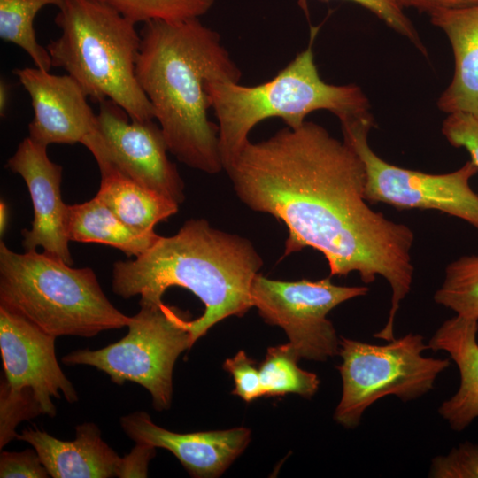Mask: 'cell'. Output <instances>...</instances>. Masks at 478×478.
Returning <instances> with one entry per match:
<instances>
[{
  "label": "cell",
  "instance_id": "6da1fadb",
  "mask_svg": "<svg viewBox=\"0 0 478 478\" xmlns=\"http://www.w3.org/2000/svg\"><path fill=\"white\" fill-rule=\"evenodd\" d=\"M226 172L246 206L286 226L284 257L311 247L323 254L331 277L357 272L366 284L378 275L388 281L391 307L374 336L393 340L400 302L412 288L414 234L370 208L356 151L305 120L266 140L249 141Z\"/></svg>",
  "mask_w": 478,
  "mask_h": 478
},
{
  "label": "cell",
  "instance_id": "7a4b0ae2",
  "mask_svg": "<svg viewBox=\"0 0 478 478\" xmlns=\"http://www.w3.org/2000/svg\"><path fill=\"white\" fill-rule=\"evenodd\" d=\"M135 74L149 98L167 148L190 168L224 170L218 126L208 119L206 82L240 81L241 71L220 35L199 19L144 23Z\"/></svg>",
  "mask_w": 478,
  "mask_h": 478
},
{
  "label": "cell",
  "instance_id": "3957f363",
  "mask_svg": "<svg viewBox=\"0 0 478 478\" xmlns=\"http://www.w3.org/2000/svg\"><path fill=\"white\" fill-rule=\"evenodd\" d=\"M263 266L252 243L214 228L204 219H190L172 236H159L142 255L117 261L112 291L127 299L158 303L170 287L191 291L204 305L189 320L194 343L220 320L243 316L251 307V288Z\"/></svg>",
  "mask_w": 478,
  "mask_h": 478
},
{
  "label": "cell",
  "instance_id": "277c9868",
  "mask_svg": "<svg viewBox=\"0 0 478 478\" xmlns=\"http://www.w3.org/2000/svg\"><path fill=\"white\" fill-rule=\"evenodd\" d=\"M316 34L317 29L312 31L307 47L266 82L255 86L220 79L206 82L225 171L262 120L279 118L297 128L308 114L320 110L334 113L340 121L370 114L369 101L360 87L329 84L320 78L312 49Z\"/></svg>",
  "mask_w": 478,
  "mask_h": 478
},
{
  "label": "cell",
  "instance_id": "5b68a950",
  "mask_svg": "<svg viewBox=\"0 0 478 478\" xmlns=\"http://www.w3.org/2000/svg\"><path fill=\"white\" fill-rule=\"evenodd\" d=\"M58 8L61 35L46 48L52 66L66 70L94 101L119 105L130 120L155 119L135 74L136 23L95 0H63Z\"/></svg>",
  "mask_w": 478,
  "mask_h": 478
},
{
  "label": "cell",
  "instance_id": "8992f818",
  "mask_svg": "<svg viewBox=\"0 0 478 478\" xmlns=\"http://www.w3.org/2000/svg\"><path fill=\"white\" fill-rule=\"evenodd\" d=\"M0 305L56 337H92L131 320L108 300L91 268H73L36 250L17 253L3 241Z\"/></svg>",
  "mask_w": 478,
  "mask_h": 478
},
{
  "label": "cell",
  "instance_id": "52a82bcc",
  "mask_svg": "<svg viewBox=\"0 0 478 478\" xmlns=\"http://www.w3.org/2000/svg\"><path fill=\"white\" fill-rule=\"evenodd\" d=\"M128 332L120 341L99 350L72 351L62 358L67 366L88 365L104 372L112 382L140 384L150 394L158 412L167 411L173 397L176 359L194 344L188 324L189 313L175 306L139 302Z\"/></svg>",
  "mask_w": 478,
  "mask_h": 478
},
{
  "label": "cell",
  "instance_id": "ba28073f",
  "mask_svg": "<svg viewBox=\"0 0 478 478\" xmlns=\"http://www.w3.org/2000/svg\"><path fill=\"white\" fill-rule=\"evenodd\" d=\"M428 349L420 334L408 333L388 344L377 345L340 338L337 366L343 381L341 400L334 419L347 428H356L364 412L375 401L394 395L404 402L416 399L434 388L450 359L423 357Z\"/></svg>",
  "mask_w": 478,
  "mask_h": 478
},
{
  "label": "cell",
  "instance_id": "9c48e42d",
  "mask_svg": "<svg viewBox=\"0 0 478 478\" xmlns=\"http://www.w3.org/2000/svg\"><path fill=\"white\" fill-rule=\"evenodd\" d=\"M56 336L0 305V351L4 373L0 390V441L16 438V426L39 414L56 415L52 397L73 404L78 394L61 370Z\"/></svg>",
  "mask_w": 478,
  "mask_h": 478
},
{
  "label": "cell",
  "instance_id": "30bf717a",
  "mask_svg": "<svg viewBox=\"0 0 478 478\" xmlns=\"http://www.w3.org/2000/svg\"><path fill=\"white\" fill-rule=\"evenodd\" d=\"M340 122L343 141L364 164L367 202L399 209L440 211L465 220L478 231V195L470 186L478 167L471 159L448 173L406 169L388 163L371 149L368 135L374 127L371 113Z\"/></svg>",
  "mask_w": 478,
  "mask_h": 478
},
{
  "label": "cell",
  "instance_id": "8fae6325",
  "mask_svg": "<svg viewBox=\"0 0 478 478\" xmlns=\"http://www.w3.org/2000/svg\"><path fill=\"white\" fill-rule=\"evenodd\" d=\"M330 278L284 281L258 274L253 279L252 306L267 324L285 331L300 358L323 362L338 355L340 339L327 315L369 290L366 286H338Z\"/></svg>",
  "mask_w": 478,
  "mask_h": 478
},
{
  "label": "cell",
  "instance_id": "7c38bea8",
  "mask_svg": "<svg viewBox=\"0 0 478 478\" xmlns=\"http://www.w3.org/2000/svg\"><path fill=\"white\" fill-rule=\"evenodd\" d=\"M98 129L82 144L96 161L106 160L139 184L177 204L185 199L184 182L158 125L149 120H128L129 116L110 100L99 103Z\"/></svg>",
  "mask_w": 478,
  "mask_h": 478
},
{
  "label": "cell",
  "instance_id": "4fadbf2b",
  "mask_svg": "<svg viewBox=\"0 0 478 478\" xmlns=\"http://www.w3.org/2000/svg\"><path fill=\"white\" fill-rule=\"evenodd\" d=\"M6 167L23 178L32 200L34 219L31 228L21 231L23 248L27 251L40 246L72 266L66 232L68 204L61 197L62 166L50 159L47 146L28 136L19 144Z\"/></svg>",
  "mask_w": 478,
  "mask_h": 478
},
{
  "label": "cell",
  "instance_id": "5bb4252c",
  "mask_svg": "<svg viewBox=\"0 0 478 478\" xmlns=\"http://www.w3.org/2000/svg\"><path fill=\"white\" fill-rule=\"evenodd\" d=\"M14 73L31 98L34 118L28 129L35 142L47 147L81 143L97 130V116L72 76L51 74L37 67L15 69Z\"/></svg>",
  "mask_w": 478,
  "mask_h": 478
},
{
  "label": "cell",
  "instance_id": "9a60e30c",
  "mask_svg": "<svg viewBox=\"0 0 478 478\" xmlns=\"http://www.w3.org/2000/svg\"><path fill=\"white\" fill-rule=\"evenodd\" d=\"M124 433L135 443L172 452L189 474L196 478L221 475L245 450L251 431L243 427L227 430L180 434L156 425L142 411L120 418Z\"/></svg>",
  "mask_w": 478,
  "mask_h": 478
},
{
  "label": "cell",
  "instance_id": "2e32d148",
  "mask_svg": "<svg viewBox=\"0 0 478 478\" xmlns=\"http://www.w3.org/2000/svg\"><path fill=\"white\" fill-rule=\"evenodd\" d=\"M17 440L28 443L53 478L117 477L121 458L102 439L94 423L75 427V439L59 440L38 428H27Z\"/></svg>",
  "mask_w": 478,
  "mask_h": 478
},
{
  "label": "cell",
  "instance_id": "e0dca14e",
  "mask_svg": "<svg viewBox=\"0 0 478 478\" xmlns=\"http://www.w3.org/2000/svg\"><path fill=\"white\" fill-rule=\"evenodd\" d=\"M429 15L447 35L454 56L453 77L437 106L448 114L462 112L478 119V5Z\"/></svg>",
  "mask_w": 478,
  "mask_h": 478
},
{
  "label": "cell",
  "instance_id": "ac0fdd59",
  "mask_svg": "<svg viewBox=\"0 0 478 478\" xmlns=\"http://www.w3.org/2000/svg\"><path fill=\"white\" fill-rule=\"evenodd\" d=\"M478 320L456 314L445 320L428 341V349L444 351L460 375L458 391L444 401L439 414L455 431H462L478 417Z\"/></svg>",
  "mask_w": 478,
  "mask_h": 478
},
{
  "label": "cell",
  "instance_id": "d6986e66",
  "mask_svg": "<svg viewBox=\"0 0 478 478\" xmlns=\"http://www.w3.org/2000/svg\"><path fill=\"white\" fill-rule=\"evenodd\" d=\"M101 173L99 197L123 222L145 232L166 221L179 204L119 171L106 160L96 161Z\"/></svg>",
  "mask_w": 478,
  "mask_h": 478
},
{
  "label": "cell",
  "instance_id": "ffe728a7",
  "mask_svg": "<svg viewBox=\"0 0 478 478\" xmlns=\"http://www.w3.org/2000/svg\"><path fill=\"white\" fill-rule=\"evenodd\" d=\"M66 232L69 241L97 243L114 247L127 257H138L160 235L123 222L99 197L67 205Z\"/></svg>",
  "mask_w": 478,
  "mask_h": 478
},
{
  "label": "cell",
  "instance_id": "44dd1931",
  "mask_svg": "<svg viewBox=\"0 0 478 478\" xmlns=\"http://www.w3.org/2000/svg\"><path fill=\"white\" fill-rule=\"evenodd\" d=\"M300 357L288 343L269 347L259 364L264 397L297 394L312 397L319 389L320 381L314 373L297 366Z\"/></svg>",
  "mask_w": 478,
  "mask_h": 478
},
{
  "label": "cell",
  "instance_id": "7402d4cb",
  "mask_svg": "<svg viewBox=\"0 0 478 478\" xmlns=\"http://www.w3.org/2000/svg\"><path fill=\"white\" fill-rule=\"evenodd\" d=\"M63 0H0V37L23 49L35 67L50 71L51 58L35 37L34 19L47 5L58 7Z\"/></svg>",
  "mask_w": 478,
  "mask_h": 478
},
{
  "label": "cell",
  "instance_id": "603a6c76",
  "mask_svg": "<svg viewBox=\"0 0 478 478\" xmlns=\"http://www.w3.org/2000/svg\"><path fill=\"white\" fill-rule=\"evenodd\" d=\"M434 300L459 316L478 320V255L460 257L446 266Z\"/></svg>",
  "mask_w": 478,
  "mask_h": 478
},
{
  "label": "cell",
  "instance_id": "cb8c5ba5",
  "mask_svg": "<svg viewBox=\"0 0 478 478\" xmlns=\"http://www.w3.org/2000/svg\"><path fill=\"white\" fill-rule=\"evenodd\" d=\"M104 4L135 23L152 20L181 21L198 19L215 0H95Z\"/></svg>",
  "mask_w": 478,
  "mask_h": 478
},
{
  "label": "cell",
  "instance_id": "d4e9b609",
  "mask_svg": "<svg viewBox=\"0 0 478 478\" xmlns=\"http://www.w3.org/2000/svg\"><path fill=\"white\" fill-rule=\"evenodd\" d=\"M433 478H478V445L469 442L453 448L447 456L433 459L429 471Z\"/></svg>",
  "mask_w": 478,
  "mask_h": 478
},
{
  "label": "cell",
  "instance_id": "484cf974",
  "mask_svg": "<svg viewBox=\"0 0 478 478\" xmlns=\"http://www.w3.org/2000/svg\"><path fill=\"white\" fill-rule=\"evenodd\" d=\"M223 368L234 378L233 395L248 403L264 397L259 366H257V362L245 351H240L233 358L226 359Z\"/></svg>",
  "mask_w": 478,
  "mask_h": 478
},
{
  "label": "cell",
  "instance_id": "4316f807",
  "mask_svg": "<svg viewBox=\"0 0 478 478\" xmlns=\"http://www.w3.org/2000/svg\"><path fill=\"white\" fill-rule=\"evenodd\" d=\"M305 1V0H300ZM356 3L370 11L377 18L397 33L407 38L417 50L428 56V51L417 30L403 8L396 0H347Z\"/></svg>",
  "mask_w": 478,
  "mask_h": 478
},
{
  "label": "cell",
  "instance_id": "83f0119b",
  "mask_svg": "<svg viewBox=\"0 0 478 478\" xmlns=\"http://www.w3.org/2000/svg\"><path fill=\"white\" fill-rule=\"evenodd\" d=\"M442 133L453 147L464 148L478 167V119L462 112L449 113Z\"/></svg>",
  "mask_w": 478,
  "mask_h": 478
},
{
  "label": "cell",
  "instance_id": "f1b7e54d",
  "mask_svg": "<svg viewBox=\"0 0 478 478\" xmlns=\"http://www.w3.org/2000/svg\"><path fill=\"white\" fill-rule=\"evenodd\" d=\"M49 476L48 471L35 449H27L20 452H1V478H47Z\"/></svg>",
  "mask_w": 478,
  "mask_h": 478
},
{
  "label": "cell",
  "instance_id": "f546056e",
  "mask_svg": "<svg viewBox=\"0 0 478 478\" xmlns=\"http://www.w3.org/2000/svg\"><path fill=\"white\" fill-rule=\"evenodd\" d=\"M155 449L148 444L136 443L130 453L121 458L117 477H147L149 462L156 455Z\"/></svg>",
  "mask_w": 478,
  "mask_h": 478
},
{
  "label": "cell",
  "instance_id": "4dcf8cb0",
  "mask_svg": "<svg viewBox=\"0 0 478 478\" xmlns=\"http://www.w3.org/2000/svg\"><path fill=\"white\" fill-rule=\"evenodd\" d=\"M404 8H413L428 14L449 9H460L478 5V0H396Z\"/></svg>",
  "mask_w": 478,
  "mask_h": 478
},
{
  "label": "cell",
  "instance_id": "1f68e13d",
  "mask_svg": "<svg viewBox=\"0 0 478 478\" xmlns=\"http://www.w3.org/2000/svg\"><path fill=\"white\" fill-rule=\"evenodd\" d=\"M10 99V86L4 80L0 81V115L4 117Z\"/></svg>",
  "mask_w": 478,
  "mask_h": 478
},
{
  "label": "cell",
  "instance_id": "d6a6232c",
  "mask_svg": "<svg viewBox=\"0 0 478 478\" xmlns=\"http://www.w3.org/2000/svg\"><path fill=\"white\" fill-rule=\"evenodd\" d=\"M8 226V208L4 202L0 203V234L3 235Z\"/></svg>",
  "mask_w": 478,
  "mask_h": 478
}]
</instances>
